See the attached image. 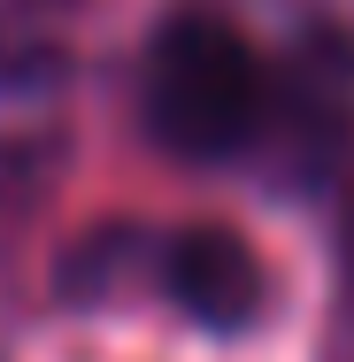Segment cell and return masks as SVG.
<instances>
[{"mask_svg":"<svg viewBox=\"0 0 354 362\" xmlns=\"http://www.w3.org/2000/svg\"><path fill=\"white\" fill-rule=\"evenodd\" d=\"M139 116L154 146H170L177 162H231L262 139L270 116V77L254 62V47L216 23V16H177L154 31L139 70Z\"/></svg>","mask_w":354,"mask_h":362,"instance_id":"cell-1","label":"cell"},{"mask_svg":"<svg viewBox=\"0 0 354 362\" xmlns=\"http://www.w3.org/2000/svg\"><path fill=\"white\" fill-rule=\"evenodd\" d=\"M154 286L170 293L177 316H193L201 332L231 339V332H254L262 308H270V270L262 255L223 231V223H185V231H162L154 247Z\"/></svg>","mask_w":354,"mask_h":362,"instance_id":"cell-2","label":"cell"},{"mask_svg":"<svg viewBox=\"0 0 354 362\" xmlns=\"http://www.w3.org/2000/svg\"><path fill=\"white\" fill-rule=\"evenodd\" d=\"M339 308L354 324V209H347V231H339Z\"/></svg>","mask_w":354,"mask_h":362,"instance_id":"cell-3","label":"cell"}]
</instances>
